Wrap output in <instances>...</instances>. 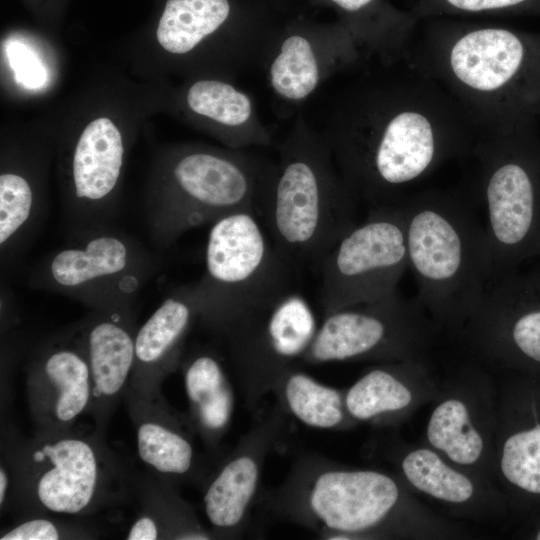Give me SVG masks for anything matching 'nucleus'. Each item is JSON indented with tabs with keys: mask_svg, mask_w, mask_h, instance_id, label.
Segmentation results:
<instances>
[{
	"mask_svg": "<svg viewBox=\"0 0 540 540\" xmlns=\"http://www.w3.org/2000/svg\"><path fill=\"white\" fill-rule=\"evenodd\" d=\"M524 126L479 134L471 152L479 166L493 279L509 272L538 231L540 165Z\"/></svg>",
	"mask_w": 540,
	"mask_h": 540,
	"instance_id": "obj_9",
	"label": "nucleus"
},
{
	"mask_svg": "<svg viewBox=\"0 0 540 540\" xmlns=\"http://www.w3.org/2000/svg\"><path fill=\"white\" fill-rule=\"evenodd\" d=\"M369 58L338 20L285 15L261 66L275 97L291 105L309 101L331 79Z\"/></svg>",
	"mask_w": 540,
	"mask_h": 540,
	"instance_id": "obj_14",
	"label": "nucleus"
},
{
	"mask_svg": "<svg viewBox=\"0 0 540 540\" xmlns=\"http://www.w3.org/2000/svg\"><path fill=\"white\" fill-rule=\"evenodd\" d=\"M284 15L263 0H166L156 38L175 55L223 35L269 47Z\"/></svg>",
	"mask_w": 540,
	"mask_h": 540,
	"instance_id": "obj_16",
	"label": "nucleus"
},
{
	"mask_svg": "<svg viewBox=\"0 0 540 540\" xmlns=\"http://www.w3.org/2000/svg\"><path fill=\"white\" fill-rule=\"evenodd\" d=\"M272 393L287 415L307 427L344 430L356 423L347 412L345 391L320 382L297 365L283 373Z\"/></svg>",
	"mask_w": 540,
	"mask_h": 540,
	"instance_id": "obj_25",
	"label": "nucleus"
},
{
	"mask_svg": "<svg viewBox=\"0 0 540 540\" xmlns=\"http://www.w3.org/2000/svg\"><path fill=\"white\" fill-rule=\"evenodd\" d=\"M27 394L40 431L69 429L90 410L91 376L78 325L40 347L28 368Z\"/></svg>",
	"mask_w": 540,
	"mask_h": 540,
	"instance_id": "obj_18",
	"label": "nucleus"
},
{
	"mask_svg": "<svg viewBox=\"0 0 540 540\" xmlns=\"http://www.w3.org/2000/svg\"><path fill=\"white\" fill-rule=\"evenodd\" d=\"M420 22L421 35L404 61L443 86L478 135L525 123L540 103V40L493 23Z\"/></svg>",
	"mask_w": 540,
	"mask_h": 540,
	"instance_id": "obj_2",
	"label": "nucleus"
},
{
	"mask_svg": "<svg viewBox=\"0 0 540 540\" xmlns=\"http://www.w3.org/2000/svg\"><path fill=\"white\" fill-rule=\"evenodd\" d=\"M189 405L188 419L207 449L215 453L228 432L235 410V393L220 356L201 348L182 363Z\"/></svg>",
	"mask_w": 540,
	"mask_h": 540,
	"instance_id": "obj_23",
	"label": "nucleus"
},
{
	"mask_svg": "<svg viewBox=\"0 0 540 540\" xmlns=\"http://www.w3.org/2000/svg\"><path fill=\"white\" fill-rule=\"evenodd\" d=\"M165 535L160 521L151 515L140 516L130 527L126 539L128 540H155Z\"/></svg>",
	"mask_w": 540,
	"mask_h": 540,
	"instance_id": "obj_32",
	"label": "nucleus"
},
{
	"mask_svg": "<svg viewBox=\"0 0 540 540\" xmlns=\"http://www.w3.org/2000/svg\"><path fill=\"white\" fill-rule=\"evenodd\" d=\"M131 391L130 408L141 461L169 482L203 485L208 475L188 417L167 406L158 389Z\"/></svg>",
	"mask_w": 540,
	"mask_h": 540,
	"instance_id": "obj_19",
	"label": "nucleus"
},
{
	"mask_svg": "<svg viewBox=\"0 0 540 540\" xmlns=\"http://www.w3.org/2000/svg\"><path fill=\"white\" fill-rule=\"evenodd\" d=\"M20 456L22 494L41 510L86 514L114 496L119 470L95 438L70 428L39 431Z\"/></svg>",
	"mask_w": 540,
	"mask_h": 540,
	"instance_id": "obj_10",
	"label": "nucleus"
},
{
	"mask_svg": "<svg viewBox=\"0 0 540 540\" xmlns=\"http://www.w3.org/2000/svg\"><path fill=\"white\" fill-rule=\"evenodd\" d=\"M538 0H416L410 11L418 21L438 17L497 16L536 5Z\"/></svg>",
	"mask_w": 540,
	"mask_h": 540,
	"instance_id": "obj_30",
	"label": "nucleus"
},
{
	"mask_svg": "<svg viewBox=\"0 0 540 540\" xmlns=\"http://www.w3.org/2000/svg\"><path fill=\"white\" fill-rule=\"evenodd\" d=\"M427 439L433 448L459 465L477 463L484 451V439L468 406L459 398H447L434 408L427 424Z\"/></svg>",
	"mask_w": 540,
	"mask_h": 540,
	"instance_id": "obj_27",
	"label": "nucleus"
},
{
	"mask_svg": "<svg viewBox=\"0 0 540 540\" xmlns=\"http://www.w3.org/2000/svg\"><path fill=\"white\" fill-rule=\"evenodd\" d=\"M266 164L236 149L176 154L145 212L154 246L167 249L187 231L233 212L257 213Z\"/></svg>",
	"mask_w": 540,
	"mask_h": 540,
	"instance_id": "obj_7",
	"label": "nucleus"
},
{
	"mask_svg": "<svg viewBox=\"0 0 540 540\" xmlns=\"http://www.w3.org/2000/svg\"><path fill=\"white\" fill-rule=\"evenodd\" d=\"M204 272L195 288L199 320L220 334L248 312L293 288L296 270L274 246L253 210L211 224Z\"/></svg>",
	"mask_w": 540,
	"mask_h": 540,
	"instance_id": "obj_6",
	"label": "nucleus"
},
{
	"mask_svg": "<svg viewBox=\"0 0 540 540\" xmlns=\"http://www.w3.org/2000/svg\"><path fill=\"white\" fill-rule=\"evenodd\" d=\"M279 406L258 420L203 483V507L214 538L236 539L250 523L265 461L286 432Z\"/></svg>",
	"mask_w": 540,
	"mask_h": 540,
	"instance_id": "obj_15",
	"label": "nucleus"
},
{
	"mask_svg": "<svg viewBox=\"0 0 540 540\" xmlns=\"http://www.w3.org/2000/svg\"><path fill=\"white\" fill-rule=\"evenodd\" d=\"M332 8L366 55L383 64L406 60L420 21L389 0H310Z\"/></svg>",
	"mask_w": 540,
	"mask_h": 540,
	"instance_id": "obj_22",
	"label": "nucleus"
},
{
	"mask_svg": "<svg viewBox=\"0 0 540 540\" xmlns=\"http://www.w3.org/2000/svg\"><path fill=\"white\" fill-rule=\"evenodd\" d=\"M374 62L340 73L318 116H304L358 201L370 207L398 202L442 164L471 155L478 137L434 79L406 61Z\"/></svg>",
	"mask_w": 540,
	"mask_h": 540,
	"instance_id": "obj_1",
	"label": "nucleus"
},
{
	"mask_svg": "<svg viewBox=\"0 0 540 540\" xmlns=\"http://www.w3.org/2000/svg\"><path fill=\"white\" fill-rule=\"evenodd\" d=\"M282 14H289L291 9L290 0H263Z\"/></svg>",
	"mask_w": 540,
	"mask_h": 540,
	"instance_id": "obj_34",
	"label": "nucleus"
},
{
	"mask_svg": "<svg viewBox=\"0 0 540 540\" xmlns=\"http://www.w3.org/2000/svg\"><path fill=\"white\" fill-rule=\"evenodd\" d=\"M500 468L513 485L540 494V425L516 432L505 440Z\"/></svg>",
	"mask_w": 540,
	"mask_h": 540,
	"instance_id": "obj_29",
	"label": "nucleus"
},
{
	"mask_svg": "<svg viewBox=\"0 0 540 540\" xmlns=\"http://www.w3.org/2000/svg\"><path fill=\"white\" fill-rule=\"evenodd\" d=\"M412 359L376 366L366 371L345 391V405L350 417L357 421H372L395 415L413 402V392L406 375Z\"/></svg>",
	"mask_w": 540,
	"mask_h": 540,
	"instance_id": "obj_26",
	"label": "nucleus"
},
{
	"mask_svg": "<svg viewBox=\"0 0 540 540\" xmlns=\"http://www.w3.org/2000/svg\"><path fill=\"white\" fill-rule=\"evenodd\" d=\"M277 152V163L266 164L257 213L278 252L296 270L318 268L357 223L358 199L303 113L297 115Z\"/></svg>",
	"mask_w": 540,
	"mask_h": 540,
	"instance_id": "obj_3",
	"label": "nucleus"
},
{
	"mask_svg": "<svg viewBox=\"0 0 540 540\" xmlns=\"http://www.w3.org/2000/svg\"><path fill=\"white\" fill-rule=\"evenodd\" d=\"M399 201L418 302L442 323L466 324L493 280L484 225L460 196L444 190Z\"/></svg>",
	"mask_w": 540,
	"mask_h": 540,
	"instance_id": "obj_4",
	"label": "nucleus"
},
{
	"mask_svg": "<svg viewBox=\"0 0 540 540\" xmlns=\"http://www.w3.org/2000/svg\"><path fill=\"white\" fill-rule=\"evenodd\" d=\"M423 307L398 291L324 313L301 363L412 359L426 338Z\"/></svg>",
	"mask_w": 540,
	"mask_h": 540,
	"instance_id": "obj_13",
	"label": "nucleus"
},
{
	"mask_svg": "<svg viewBox=\"0 0 540 540\" xmlns=\"http://www.w3.org/2000/svg\"><path fill=\"white\" fill-rule=\"evenodd\" d=\"M133 311L93 310L78 324L86 352L93 414L100 428L131 380L135 361Z\"/></svg>",
	"mask_w": 540,
	"mask_h": 540,
	"instance_id": "obj_20",
	"label": "nucleus"
},
{
	"mask_svg": "<svg viewBox=\"0 0 540 540\" xmlns=\"http://www.w3.org/2000/svg\"><path fill=\"white\" fill-rule=\"evenodd\" d=\"M60 538L59 528L45 518L27 520L0 537L1 540H57Z\"/></svg>",
	"mask_w": 540,
	"mask_h": 540,
	"instance_id": "obj_31",
	"label": "nucleus"
},
{
	"mask_svg": "<svg viewBox=\"0 0 540 540\" xmlns=\"http://www.w3.org/2000/svg\"><path fill=\"white\" fill-rule=\"evenodd\" d=\"M185 101L194 115L218 125L231 149L273 144L272 133L261 121L253 99L228 81L199 79L188 87Z\"/></svg>",
	"mask_w": 540,
	"mask_h": 540,
	"instance_id": "obj_24",
	"label": "nucleus"
},
{
	"mask_svg": "<svg viewBox=\"0 0 540 540\" xmlns=\"http://www.w3.org/2000/svg\"><path fill=\"white\" fill-rule=\"evenodd\" d=\"M318 327L307 300L291 288L226 329L222 336L249 409L273 392L286 370L301 362Z\"/></svg>",
	"mask_w": 540,
	"mask_h": 540,
	"instance_id": "obj_12",
	"label": "nucleus"
},
{
	"mask_svg": "<svg viewBox=\"0 0 540 540\" xmlns=\"http://www.w3.org/2000/svg\"><path fill=\"white\" fill-rule=\"evenodd\" d=\"M199 317L194 283L174 289L163 299L136 331L132 389H158L160 380L180 365L184 341Z\"/></svg>",
	"mask_w": 540,
	"mask_h": 540,
	"instance_id": "obj_21",
	"label": "nucleus"
},
{
	"mask_svg": "<svg viewBox=\"0 0 540 540\" xmlns=\"http://www.w3.org/2000/svg\"><path fill=\"white\" fill-rule=\"evenodd\" d=\"M407 268L400 201L370 207L367 217L333 246L317 268L324 313L394 293Z\"/></svg>",
	"mask_w": 540,
	"mask_h": 540,
	"instance_id": "obj_11",
	"label": "nucleus"
},
{
	"mask_svg": "<svg viewBox=\"0 0 540 540\" xmlns=\"http://www.w3.org/2000/svg\"><path fill=\"white\" fill-rule=\"evenodd\" d=\"M158 267L154 253L110 224L70 236L68 244L34 267L29 285L68 296L92 310L133 311Z\"/></svg>",
	"mask_w": 540,
	"mask_h": 540,
	"instance_id": "obj_8",
	"label": "nucleus"
},
{
	"mask_svg": "<svg viewBox=\"0 0 540 540\" xmlns=\"http://www.w3.org/2000/svg\"><path fill=\"white\" fill-rule=\"evenodd\" d=\"M259 497L276 518L330 540L391 535L403 501L390 475L348 468L315 453L298 456L284 481Z\"/></svg>",
	"mask_w": 540,
	"mask_h": 540,
	"instance_id": "obj_5",
	"label": "nucleus"
},
{
	"mask_svg": "<svg viewBox=\"0 0 540 540\" xmlns=\"http://www.w3.org/2000/svg\"><path fill=\"white\" fill-rule=\"evenodd\" d=\"M536 539L540 540V531L538 532Z\"/></svg>",
	"mask_w": 540,
	"mask_h": 540,
	"instance_id": "obj_35",
	"label": "nucleus"
},
{
	"mask_svg": "<svg viewBox=\"0 0 540 540\" xmlns=\"http://www.w3.org/2000/svg\"><path fill=\"white\" fill-rule=\"evenodd\" d=\"M8 485H9V477H8L7 470L5 469L3 465H1V468H0V504L1 506H3L5 502L7 491H8Z\"/></svg>",
	"mask_w": 540,
	"mask_h": 540,
	"instance_id": "obj_33",
	"label": "nucleus"
},
{
	"mask_svg": "<svg viewBox=\"0 0 540 540\" xmlns=\"http://www.w3.org/2000/svg\"><path fill=\"white\" fill-rule=\"evenodd\" d=\"M400 466L405 479L414 488L440 501L462 504L474 495L471 479L448 465L431 449L409 451Z\"/></svg>",
	"mask_w": 540,
	"mask_h": 540,
	"instance_id": "obj_28",
	"label": "nucleus"
},
{
	"mask_svg": "<svg viewBox=\"0 0 540 540\" xmlns=\"http://www.w3.org/2000/svg\"><path fill=\"white\" fill-rule=\"evenodd\" d=\"M124 153L121 132L109 118L94 119L78 137L70 158L64 212L70 236L112 224Z\"/></svg>",
	"mask_w": 540,
	"mask_h": 540,
	"instance_id": "obj_17",
	"label": "nucleus"
}]
</instances>
